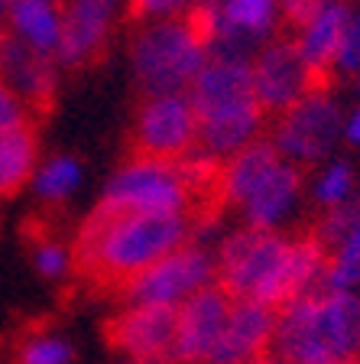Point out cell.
Instances as JSON below:
<instances>
[{"mask_svg":"<svg viewBox=\"0 0 360 364\" xmlns=\"http://www.w3.org/2000/svg\"><path fill=\"white\" fill-rule=\"evenodd\" d=\"M214 260L218 287H224L234 299H253L283 309L285 303L322 287L331 254L312 235V228L285 235L240 225L221 235L214 244Z\"/></svg>","mask_w":360,"mask_h":364,"instance_id":"1","label":"cell"},{"mask_svg":"<svg viewBox=\"0 0 360 364\" xmlns=\"http://www.w3.org/2000/svg\"><path fill=\"white\" fill-rule=\"evenodd\" d=\"M192 215H150V212H94L75 231V273L101 287H124L156 260L192 241Z\"/></svg>","mask_w":360,"mask_h":364,"instance_id":"2","label":"cell"},{"mask_svg":"<svg viewBox=\"0 0 360 364\" xmlns=\"http://www.w3.org/2000/svg\"><path fill=\"white\" fill-rule=\"evenodd\" d=\"M270 358L285 364H357L360 296L315 289L276 309Z\"/></svg>","mask_w":360,"mask_h":364,"instance_id":"3","label":"cell"},{"mask_svg":"<svg viewBox=\"0 0 360 364\" xmlns=\"http://www.w3.org/2000/svg\"><path fill=\"white\" fill-rule=\"evenodd\" d=\"M188 98L198 114V150L221 163L266 134L270 117L256 101L250 62L208 55Z\"/></svg>","mask_w":360,"mask_h":364,"instance_id":"4","label":"cell"},{"mask_svg":"<svg viewBox=\"0 0 360 364\" xmlns=\"http://www.w3.org/2000/svg\"><path fill=\"white\" fill-rule=\"evenodd\" d=\"M305 196V169L283 156L266 134L247 144L221 169V202L247 228L283 231Z\"/></svg>","mask_w":360,"mask_h":364,"instance_id":"5","label":"cell"},{"mask_svg":"<svg viewBox=\"0 0 360 364\" xmlns=\"http://www.w3.org/2000/svg\"><path fill=\"white\" fill-rule=\"evenodd\" d=\"M127 59L140 98L146 95H179L188 91L208 62V46L195 23L185 16L133 23Z\"/></svg>","mask_w":360,"mask_h":364,"instance_id":"6","label":"cell"},{"mask_svg":"<svg viewBox=\"0 0 360 364\" xmlns=\"http://www.w3.org/2000/svg\"><path fill=\"white\" fill-rule=\"evenodd\" d=\"M107 212L195 215V198L185 186L179 159H156L133 153L111 176L98 198Z\"/></svg>","mask_w":360,"mask_h":364,"instance_id":"7","label":"cell"},{"mask_svg":"<svg viewBox=\"0 0 360 364\" xmlns=\"http://www.w3.org/2000/svg\"><path fill=\"white\" fill-rule=\"evenodd\" d=\"M188 20L202 33L208 55L250 62L283 26L279 0H195Z\"/></svg>","mask_w":360,"mask_h":364,"instance_id":"8","label":"cell"},{"mask_svg":"<svg viewBox=\"0 0 360 364\" xmlns=\"http://www.w3.org/2000/svg\"><path fill=\"white\" fill-rule=\"evenodd\" d=\"M218 283V260L214 247L198 241L182 244L169 257L156 260L143 273L130 277L120 287V299L133 306H165V309H179L185 299Z\"/></svg>","mask_w":360,"mask_h":364,"instance_id":"9","label":"cell"},{"mask_svg":"<svg viewBox=\"0 0 360 364\" xmlns=\"http://www.w3.org/2000/svg\"><path fill=\"white\" fill-rule=\"evenodd\" d=\"M130 150L156 159H182L198 150V114L188 91L140 98L130 124Z\"/></svg>","mask_w":360,"mask_h":364,"instance_id":"10","label":"cell"},{"mask_svg":"<svg viewBox=\"0 0 360 364\" xmlns=\"http://www.w3.org/2000/svg\"><path fill=\"white\" fill-rule=\"evenodd\" d=\"M338 134L341 111L334 105V95H308L266 124V136L273 140V146L305 173L334 150Z\"/></svg>","mask_w":360,"mask_h":364,"instance_id":"11","label":"cell"},{"mask_svg":"<svg viewBox=\"0 0 360 364\" xmlns=\"http://www.w3.org/2000/svg\"><path fill=\"white\" fill-rule=\"evenodd\" d=\"M124 16L130 20V0H62V72H82L104 59Z\"/></svg>","mask_w":360,"mask_h":364,"instance_id":"12","label":"cell"},{"mask_svg":"<svg viewBox=\"0 0 360 364\" xmlns=\"http://www.w3.org/2000/svg\"><path fill=\"white\" fill-rule=\"evenodd\" d=\"M107 341L120 361L136 364H179V312L165 306L124 303L107 322Z\"/></svg>","mask_w":360,"mask_h":364,"instance_id":"13","label":"cell"},{"mask_svg":"<svg viewBox=\"0 0 360 364\" xmlns=\"http://www.w3.org/2000/svg\"><path fill=\"white\" fill-rule=\"evenodd\" d=\"M250 72H253V88L256 101H260L266 117H279L283 111L295 105V101L308 98V65L299 53V43L289 33H276L266 46L256 49L250 59Z\"/></svg>","mask_w":360,"mask_h":364,"instance_id":"14","label":"cell"},{"mask_svg":"<svg viewBox=\"0 0 360 364\" xmlns=\"http://www.w3.org/2000/svg\"><path fill=\"white\" fill-rule=\"evenodd\" d=\"M0 82L13 91L23 105L30 107V114L49 111L59 95L62 82V65L55 55L36 53L30 46H23L10 33H0Z\"/></svg>","mask_w":360,"mask_h":364,"instance_id":"15","label":"cell"},{"mask_svg":"<svg viewBox=\"0 0 360 364\" xmlns=\"http://www.w3.org/2000/svg\"><path fill=\"white\" fill-rule=\"evenodd\" d=\"M234 296L224 287H208L179 306V345L175 355L179 364H211V355L218 348V338L227 326Z\"/></svg>","mask_w":360,"mask_h":364,"instance_id":"16","label":"cell"},{"mask_svg":"<svg viewBox=\"0 0 360 364\" xmlns=\"http://www.w3.org/2000/svg\"><path fill=\"white\" fill-rule=\"evenodd\" d=\"M273 332H276L273 306L253 303V299H234L211 364H260L263 358H270Z\"/></svg>","mask_w":360,"mask_h":364,"instance_id":"17","label":"cell"},{"mask_svg":"<svg viewBox=\"0 0 360 364\" xmlns=\"http://www.w3.org/2000/svg\"><path fill=\"white\" fill-rule=\"evenodd\" d=\"M4 33L36 53L59 55L62 0H10L4 10Z\"/></svg>","mask_w":360,"mask_h":364,"instance_id":"18","label":"cell"},{"mask_svg":"<svg viewBox=\"0 0 360 364\" xmlns=\"http://www.w3.org/2000/svg\"><path fill=\"white\" fill-rule=\"evenodd\" d=\"M39 159H43V150H39L36 121H26L7 134H0V198L30 189Z\"/></svg>","mask_w":360,"mask_h":364,"instance_id":"19","label":"cell"},{"mask_svg":"<svg viewBox=\"0 0 360 364\" xmlns=\"http://www.w3.org/2000/svg\"><path fill=\"white\" fill-rule=\"evenodd\" d=\"M84 182V163L72 153H53V156L39 159L36 173H33L30 192L39 205L45 208H59V205L72 202Z\"/></svg>","mask_w":360,"mask_h":364,"instance_id":"20","label":"cell"},{"mask_svg":"<svg viewBox=\"0 0 360 364\" xmlns=\"http://www.w3.org/2000/svg\"><path fill=\"white\" fill-rule=\"evenodd\" d=\"M30 264L45 283H62L75 273V247L55 231H36L30 237Z\"/></svg>","mask_w":360,"mask_h":364,"instance_id":"21","label":"cell"},{"mask_svg":"<svg viewBox=\"0 0 360 364\" xmlns=\"http://www.w3.org/2000/svg\"><path fill=\"white\" fill-rule=\"evenodd\" d=\"M75 358L78 348L68 335L55 332V328H39L16 345L13 364H75Z\"/></svg>","mask_w":360,"mask_h":364,"instance_id":"22","label":"cell"},{"mask_svg":"<svg viewBox=\"0 0 360 364\" xmlns=\"http://www.w3.org/2000/svg\"><path fill=\"white\" fill-rule=\"evenodd\" d=\"M354 166L351 163H334L328 166L315 182H312V202L322 208V212H331V208H341L344 202L354 198Z\"/></svg>","mask_w":360,"mask_h":364,"instance_id":"23","label":"cell"},{"mask_svg":"<svg viewBox=\"0 0 360 364\" xmlns=\"http://www.w3.org/2000/svg\"><path fill=\"white\" fill-rule=\"evenodd\" d=\"M192 7H195V0H130V20H169V16H185Z\"/></svg>","mask_w":360,"mask_h":364,"instance_id":"24","label":"cell"},{"mask_svg":"<svg viewBox=\"0 0 360 364\" xmlns=\"http://www.w3.org/2000/svg\"><path fill=\"white\" fill-rule=\"evenodd\" d=\"M324 4H331V0H279V7H283V26H279V33L295 36V33H299L302 26L324 7ZM344 4L354 7L357 0H344Z\"/></svg>","mask_w":360,"mask_h":364,"instance_id":"25","label":"cell"},{"mask_svg":"<svg viewBox=\"0 0 360 364\" xmlns=\"http://www.w3.org/2000/svg\"><path fill=\"white\" fill-rule=\"evenodd\" d=\"M26 121H36V117H33L30 107L23 105L7 85L0 82V134H7V130L20 127V124H26Z\"/></svg>","mask_w":360,"mask_h":364,"instance_id":"26","label":"cell"},{"mask_svg":"<svg viewBox=\"0 0 360 364\" xmlns=\"http://www.w3.org/2000/svg\"><path fill=\"white\" fill-rule=\"evenodd\" d=\"M338 72L341 75L360 72V14L351 16V23H347L344 46H341V55H338Z\"/></svg>","mask_w":360,"mask_h":364,"instance_id":"27","label":"cell"},{"mask_svg":"<svg viewBox=\"0 0 360 364\" xmlns=\"http://www.w3.org/2000/svg\"><path fill=\"white\" fill-rule=\"evenodd\" d=\"M347 140H351V144H360V111H357V117L351 121V130H347Z\"/></svg>","mask_w":360,"mask_h":364,"instance_id":"28","label":"cell"},{"mask_svg":"<svg viewBox=\"0 0 360 364\" xmlns=\"http://www.w3.org/2000/svg\"><path fill=\"white\" fill-rule=\"evenodd\" d=\"M7 4L10 0H0V16H4V10H7Z\"/></svg>","mask_w":360,"mask_h":364,"instance_id":"29","label":"cell"},{"mask_svg":"<svg viewBox=\"0 0 360 364\" xmlns=\"http://www.w3.org/2000/svg\"><path fill=\"white\" fill-rule=\"evenodd\" d=\"M0 33H4V16H0Z\"/></svg>","mask_w":360,"mask_h":364,"instance_id":"30","label":"cell"},{"mask_svg":"<svg viewBox=\"0 0 360 364\" xmlns=\"http://www.w3.org/2000/svg\"><path fill=\"white\" fill-rule=\"evenodd\" d=\"M120 364H136V361H120Z\"/></svg>","mask_w":360,"mask_h":364,"instance_id":"31","label":"cell"},{"mask_svg":"<svg viewBox=\"0 0 360 364\" xmlns=\"http://www.w3.org/2000/svg\"><path fill=\"white\" fill-rule=\"evenodd\" d=\"M357 364H360V361H357Z\"/></svg>","mask_w":360,"mask_h":364,"instance_id":"32","label":"cell"}]
</instances>
